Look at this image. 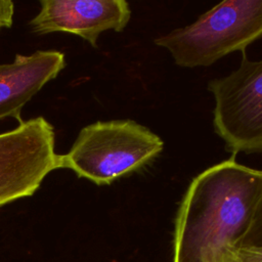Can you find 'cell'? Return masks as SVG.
Here are the masks:
<instances>
[{"label": "cell", "instance_id": "obj_8", "mask_svg": "<svg viewBox=\"0 0 262 262\" xmlns=\"http://www.w3.org/2000/svg\"><path fill=\"white\" fill-rule=\"evenodd\" d=\"M216 262H262V247H231L224 250Z\"/></svg>", "mask_w": 262, "mask_h": 262}, {"label": "cell", "instance_id": "obj_4", "mask_svg": "<svg viewBox=\"0 0 262 262\" xmlns=\"http://www.w3.org/2000/svg\"><path fill=\"white\" fill-rule=\"evenodd\" d=\"M208 89L215 100L214 131L226 149L233 155L262 152V59L250 60L244 53L239 67L210 80Z\"/></svg>", "mask_w": 262, "mask_h": 262}, {"label": "cell", "instance_id": "obj_6", "mask_svg": "<svg viewBox=\"0 0 262 262\" xmlns=\"http://www.w3.org/2000/svg\"><path fill=\"white\" fill-rule=\"evenodd\" d=\"M40 6L29 24L34 33L73 34L93 47L101 33L124 31L131 17L125 0H41Z\"/></svg>", "mask_w": 262, "mask_h": 262}, {"label": "cell", "instance_id": "obj_5", "mask_svg": "<svg viewBox=\"0 0 262 262\" xmlns=\"http://www.w3.org/2000/svg\"><path fill=\"white\" fill-rule=\"evenodd\" d=\"M53 126L43 117L0 133V207L33 195L44 178L60 169Z\"/></svg>", "mask_w": 262, "mask_h": 262}, {"label": "cell", "instance_id": "obj_9", "mask_svg": "<svg viewBox=\"0 0 262 262\" xmlns=\"http://www.w3.org/2000/svg\"><path fill=\"white\" fill-rule=\"evenodd\" d=\"M239 246L241 247H262V192L256 204L250 225Z\"/></svg>", "mask_w": 262, "mask_h": 262}, {"label": "cell", "instance_id": "obj_2", "mask_svg": "<svg viewBox=\"0 0 262 262\" xmlns=\"http://www.w3.org/2000/svg\"><path fill=\"white\" fill-rule=\"evenodd\" d=\"M163 148L160 136L133 120L98 121L80 130L70 150L59 155V165L96 185H108L144 168Z\"/></svg>", "mask_w": 262, "mask_h": 262}, {"label": "cell", "instance_id": "obj_1", "mask_svg": "<svg viewBox=\"0 0 262 262\" xmlns=\"http://www.w3.org/2000/svg\"><path fill=\"white\" fill-rule=\"evenodd\" d=\"M262 192V171L222 161L195 176L179 204L172 262H216L238 247Z\"/></svg>", "mask_w": 262, "mask_h": 262}, {"label": "cell", "instance_id": "obj_7", "mask_svg": "<svg viewBox=\"0 0 262 262\" xmlns=\"http://www.w3.org/2000/svg\"><path fill=\"white\" fill-rule=\"evenodd\" d=\"M64 67V54L56 50L16 54L12 62L0 64V120L13 118L23 122V107Z\"/></svg>", "mask_w": 262, "mask_h": 262}, {"label": "cell", "instance_id": "obj_3", "mask_svg": "<svg viewBox=\"0 0 262 262\" xmlns=\"http://www.w3.org/2000/svg\"><path fill=\"white\" fill-rule=\"evenodd\" d=\"M262 38V0L219 3L183 28L155 39L182 68L210 67Z\"/></svg>", "mask_w": 262, "mask_h": 262}, {"label": "cell", "instance_id": "obj_10", "mask_svg": "<svg viewBox=\"0 0 262 262\" xmlns=\"http://www.w3.org/2000/svg\"><path fill=\"white\" fill-rule=\"evenodd\" d=\"M14 4L10 0H0V28H10L12 26Z\"/></svg>", "mask_w": 262, "mask_h": 262}]
</instances>
